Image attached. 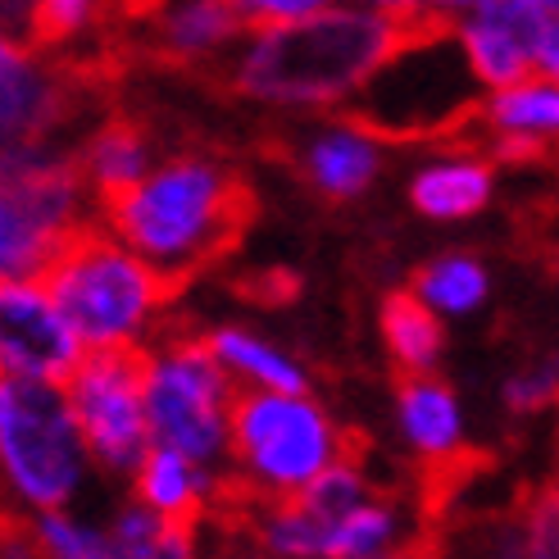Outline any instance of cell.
I'll use <instances>...</instances> for the list:
<instances>
[{"label": "cell", "mask_w": 559, "mask_h": 559, "mask_svg": "<svg viewBox=\"0 0 559 559\" xmlns=\"http://www.w3.org/2000/svg\"><path fill=\"white\" fill-rule=\"evenodd\" d=\"M414 23L391 5H323L296 23L246 27L233 50V87L273 109H342L405 46Z\"/></svg>", "instance_id": "1"}, {"label": "cell", "mask_w": 559, "mask_h": 559, "mask_svg": "<svg viewBox=\"0 0 559 559\" xmlns=\"http://www.w3.org/2000/svg\"><path fill=\"white\" fill-rule=\"evenodd\" d=\"M246 218V191L228 164L182 151L159 159L128 195L100 205V228L169 283L218 260Z\"/></svg>", "instance_id": "2"}, {"label": "cell", "mask_w": 559, "mask_h": 559, "mask_svg": "<svg viewBox=\"0 0 559 559\" xmlns=\"http://www.w3.org/2000/svg\"><path fill=\"white\" fill-rule=\"evenodd\" d=\"M46 287L92 350H142L155 332L174 283L105 228L78 233L46 269Z\"/></svg>", "instance_id": "3"}, {"label": "cell", "mask_w": 559, "mask_h": 559, "mask_svg": "<svg viewBox=\"0 0 559 559\" xmlns=\"http://www.w3.org/2000/svg\"><path fill=\"white\" fill-rule=\"evenodd\" d=\"M92 473L64 386L0 378V500L27 519L73 510Z\"/></svg>", "instance_id": "4"}, {"label": "cell", "mask_w": 559, "mask_h": 559, "mask_svg": "<svg viewBox=\"0 0 559 559\" xmlns=\"http://www.w3.org/2000/svg\"><path fill=\"white\" fill-rule=\"evenodd\" d=\"M350 460L342 424L314 391H241L233 414V473L269 506L296 500Z\"/></svg>", "instance_id": "5"}, {"label": "cell", "mask_w": 559, "mask_h": 559, "mask_svg": "<svg viewBox=\"0 0 559 559\" xmlns=\"http://www.w3.org/2000/svg\"><path fill=\"white\" fill-rule=\"evenodd\" d=\"M78 151L46 146L0 164V283L46 277L50 260L92 228Z\"/></svg>", "instance_id": "6"}, {"label": "cell", "mask_w": 559, "mask_h": 559, "mask_svg": "<svg viewBox=\"0 0 559 559\" xmlns=\"http://www.w3.org/2000/svg\"><path fill=\"white\" fill-rule=\"evenodd\" d=\"M483 87L468 73L464 50L455 46L451 27H414L405 46L391 55L386 69L355 100V119L386 136H428L483 109Z\"/></svg>", "instance_id": "7"}, {"label": "cell", "mask_w": 559, "mask_h": 559, "mask_svg": "<svg viewBox=\"0 0 559 559\" xmlns=\"http://www.w3.org/2000/svg\"><path fill=\"white\" fill-rule=\"evenodd\" d=\"M146 359V424L151 445L178 451L205 468H228L233 460V414L241 391L228 382L201 337H178Z\"/></svg>", "instance_id": "8"}, {"label": "cell", "mask_w": 559, "mask_h": 559, "mask_svg": "<svg viewBox=\"0 0 559 559\" xmlns=\"http://www.w3.org/2000/svg\"><path fill=\"white\" fill-rule=\"evenodd\" d=\"M82 445L105 478H128L151 455L142 350H92L64 382Z\"/></svg>", "instance_id": "9"}, {"label": "cell", "mask_w": 559, "mask_h": 559, "mask_svg": "<svg viewBox=\"0 0 559 559\" xmlns=\"http://www.w3.org/2000/svg\"><path fill=\"white\" fill-rule=\"evenodd\" d=\"M27 33L33 19L19 23L0 14V164L64 146L60 128L73 105L69 78Z\"/></svg>", "instance_id": "10"}, {"label": "cell", "mask_w": 559, "mask_h": 559, "mask_svg": "<svg viewBox=\"0 0 559 559\" xmlns=\"http://www.w3.org/2000/svg\"><path fill=\"white\" fill-rule=\"evenodd\" d=\"M409 527L405 506L382 491L342 519H319L300 500H283L260 514V546L269 559H391L409 550Z\"/></svg>", "instance_id": "11"}, {"label": "cell", "mask_w": 559, "mask_h": 559, "mask_svg": "<svg viewBox=\"0 0 559 559\" xmlns=\"http://www.w3.org/2000/svg\"><path fill=\"white\" fill-rule=\"evenodd\" d=\"M555 19L559 0H464L441 10V23L451 27L468 73L487 96L537 78V55Z\"/></svg>", "instance_id": "12"}, {"label": "cell", "mask_w": 559, "mask_h": 559, "mask_svg": "<svg viewBox=\"0 0 559 559\" xmlns=\"http://www.w3.org/2000/svg\"><path fill=\"white\" fill-rule=\"evenodd\" d=\"M82 359L87 346L50 296L46 277L0 283V378L64 386Z\"/></svg>", "instance_id": "13"}, {"label": "cell", "mask_w": 559, "mask_h": 559, "mask_svg": "<svg viewBox=\"0 0 559 559\" xmlns=\"http://www.w3.org/2000/svg\"><path fill=\"white\" fill-rule=\"evenodd\" d=\"M305 182H310L323 201H359L386 169V142L365 128L355 115H337V119H323L305 146L296 155Z\"/></svg>", "instance_id": "14"}, {"label": "cell", "mask_w": 559, "mask_h": 559, "mask_svg": "<svg viewBox=\"0 0 559 559\" xmlns=\"http://www.w3.org/2000/svg\"><path fill=\"white\" fill-rule=\"evenodd\" d=\"M391 424H396L401 445L418 460L445 468L468 441V414L460 391L445 378H401L396 401H391Z\"/></svg>", "instance_id": "15"}, {"label": "cell", "mask_w": 559, "mask_h": 559, "mask_svg": "<svg viewBox=\"0 0 559 559\" xmlns=\"http://www.w3.org/2000/svg\"><path fill=\"white\" fill-rule=\"evenodd\" d=\"M487 123V159H533L546 146H559V82L523 78L506 92H491L483 100Z\"/></svg>", "instance_id": "16"}, {"label": "cell", "mask_w": 559, "mask_h": 559, "mask_svg": "<svg viewBox=\"0 0 559 559\" xmlns=\"http://www.w3.org/2000/svg\"><path fill=\"white\" fill-rule=\"evenodd\" d=\"M496 195V164L487 151H441L409 174V205L432 223H464Z\"/></svg>", "instance_id": "17"}, {"label": "cell", "mask_w": 559, "mask_h": 559, "mask_svg": "<svg viewBox=\"0 0 559 559\" xmlns=\"http://www.w3.org/2000/svg\"><path fill=\"white\" fill-rule=\"evenodd\" d=\"M218 487H223V468H205L178 451H159V445H151L142 468L132 473L136 506H146L155 519L182 523V527H195V519L214 506Z\"/></svg>", "instance_id": "18"}, {"label": "cell", "mask_w": 559, "mask_h": 559, "mask_svg": "<svg viewBox=\"0 0 559 559\" xmlns=\"http://www.w3.org/2000/svg\"><path fill=\"white\" fill-rule=\"evenodd\" d=\"M201 342L237 391H310V369L255 328L218 323Z\"/></svg>", "instance_id": "19"}, {"label": "cell", "mask_w": 559, "mask_h": 559, "mask_svg": "<svg viewBox=\"0 0 559 559\" xmlns=\"http://www.w3.org/2000/svg\"><path fill=\"white\" fill-rule=\"evenodd\" d=\"M151 37L174 60H214L241 46L246 23L237 0H174L151 14Z\"/></svg>", "instance_id": "20"}, {"label": "cell", "mask_w": 559, "mask_h": 559, "mask_svg": "<svg viewBox=\"0 0 559 559\" xmlns=\"http://www.w3.org/2000/svg\"><path fill=\"white\" fill-rule=\"evenodd\" d=\"M155 164L159 159L151 155L146 132L123 119L100 123L87 142L78 146V169H82V182H87L96 205H109V201H119V195H128L136 182H146Z\"/></svg>", "instance_id": "21"}, {"label": "cell", "mask_w": 559, "mask_h": 559, "mask_svg": "<svg viewBox=\"0 0 559 559\" xmlns=\"http://www.w3.org/2000/svg\"><path fill=\"white\" fill-rule=\"evenodd\" d=\"M378 332L386 359L401 369V378H432L445 355V323L418 300L409 287L391 292L378 310Z\"/></svg>", "instance_id": "22"}, {"label": "cell", "mask_w": 559, "mask_h": 559, "mask_svg": "<svg viewBox=\"0 0 559 559\" xmlns=\"http://www.w3.org/2000/svg\"><path fill=\"white\" fill-rule=\"evenodd\" d=\"M409 292L441 323L468 319L491 300V269L478 255H468V250H445V255H432L428 264H418Z\"/></svg>", "instance_id": "23"}, {"label": "cell", "mask_w": 559, "mask_h": 559, "mask_svg": "<svg viewBox=\"0 0 559 559\" xmlns=\"http://www.w3.org/2000/svg\"><path fill=\"white\" fill-rule=\"evenodd\" d=\"M27 527H33L41 559H119L109 527L78 510L37 514V519H27Z\"/></svg>", "instance_id": "24"}, {"label": "cell", "mask_w": 559, "mask_h": 559, "mask_svg": "<svg viewBox=\"0 0 559 559\" xmlns=\"http://www.w3.org/2000/svg\"><path fill=\"white\" fill-rule=\"evenodd\" d=\"M500 405L514 418H537L546 409H559V359L542 355L533 365L514 369L506 382H500Z\"/></svg>", "instance_id": "25"}, {"label": "cell", "mask_w": 559, "mask_h": 559, "mask_svg": "<svg viewBox=\"0 0 559 559\" xmlns=\"http://www.w3.org/2000/svg\"><path fill=\"white\" fill-rule=\"evenodd\" d=\"M523 559H559V478L542 483L514 519Z\"/></svg>", "instance_id": "26"}, {"label": "cell", "mask_w": 559, "mask_h": 559, "mask_svg": "<svg viewBox=\"0 0 559 559\" xmlns=\"http://www.w3.org/2000/svg\"><path fill=\"white\" fill-rule=\"evenodd\" d=\"M100 23V5L92 0H46L33 5V33L41 41H78Z\"/></svg>", "instance_id": "27"}, {"label": "cell", "mask_w": 559, "mask_h": 559, "mask_svg": "<svg viewBox=\"0 0 559 559\" xmlns=\"http://www.w3.org/2000/svg\"><path fill=\"white\" fill-rule=\"evenodd\" d=\"M0 559H41L33 527L27 523H5L0 527Z\"/></svg>", "instance_id": "28"}, {"label": "cell", "mask_w": 559, "mask_h": 559, "mask_svg": "<svg viewBox=\"0 0 559 559\" xmlns=\"http://www.w3.org/2000/svg\"><path fill=\"white\" fill-rule=\"evenodd\" d=\"M151 559H195V527H182V523H169V533L155 546Z\"/></svg>", "instance_id": "29"}, {"label": "cell", "mask_w": 559, "mask_h": 559, "mask_svg": "<svg viewBox=\"0 0 559 559\" xmlns=\"http://www.w3.org/2000/svg\"><path fill=\"white\" fill-rule=\"evenodd\" d=\"M537 78H550V82H559V19L550 23L546 46H542V55H537Z\"/></svg>", "instance_id": "30"}, {"label": "cell", "mask_w": 559, "mask_h": 559, "mask_svg": "<svg viewBox=\"0 0 559 559\" xmlns=\"http://www.w3.org/2000/svg\"><path fill=\"white\" fill-rule=\"evenodd\" d=\"M391 559H418V555H409V550H401V555H391Z\"/></svg>", "instance_id": "31"}, {"label": "cell", "mask_w": 559, "mask_h": 559, "mask_svg": "<svg viewBox=\"0 0 559 559\" xmlns=\"http://www.w3.org/2000/svg\"><path fill=\"white\" fill-rule=\"evenodd\" d=\"M555 414H559V409H555Z\"/></svg>", "instance_id": "32"}]
</instances>
